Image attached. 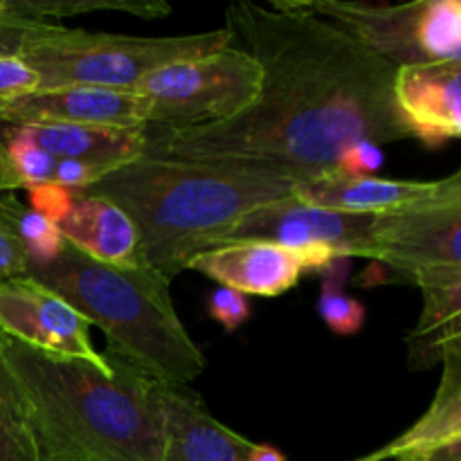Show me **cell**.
<instances>
[{
  "label": "cell",
  "instance_id": "obj_12",
  "mask_svg": "<svg viewBox=\"0 0 461 461\" xmlns=\"http://www.w3.org/2000/svg\"><path fill=\"white\" fill-rule=\"evenodd\" d=\"M392 95L410 138L435 147L461 135V61L396 68Z\"/></svg>",
  "mask_w": 461,
  "mask_h": 461
},
{
  "label": "cell",
  "instance_id": "obj_3",
  "mask_svg": "<svg viewBox=\"0 0 461 461\" xmlns=\"http://www.w3.org/2000/svg\"><path fill=\"white\" fill-rule=\"evenodd\" d=\"M295 185L266 167L142 153L72 194L115 203L138 230L144 266L171 279L219 246L243 216L293 194Z\"/></svg>",
  "mask_w": 461,
  "mask_h": 461
},
{
  "label": "cell",
  "instance_id": "obj_24",
  "mask_svg": "<svg viewBox=\"0 0 461 461\" xmlns=\"http://www.w3.org/2000/svg\"><path fill=\"white\" fill-rule=\"evenodd\" d=\"M39 75L18 54H0V106L39 90Z\"/></svg>",
  "mask_w": 461,
  "mask_h": 461
},
{
  "label": "cell",
  "instance_id": "obj_29",
  "mask_svg": "<svg viewBox=\"0 0 461 461\" xmlns=\"http://www.w3.org/2000/svg\"><path fill=\"white\" fill-rule=\"evenodd\" d=\"M383 151L374 142H358L354 147H347L338 156L333 171L342 176H374V171L381 167Z\"/></svg>",
  "mask_w": 461,
  "mask_h": 461
},
{
  "label": "cell",
  "instance_id": "obj_28",
  "mask_svg": "<svg viewBox=\"0 0 461 461\" xmlns=\"http://www.w3.org/2000/svg\"><path fill=\"white\" fill-rule=\"evenodd\" d=\"M36 23L25 21L16 0H0V54H18L25 34Z\"/></svg>",
  "mask_w": 461,
  "mask_h": 461
},
{
  "label": "cell",
  "instance_id": "obj_18",
  "mask_svg": "<svg viewBox=\"0 0 461 461\" xmlns=\"http://www.w3.org/2000/svg\"><path fill=\"white\" fill-rule=\"evenodd\" d=\"M63 239L93 259L113 266H144L140 234L133 221L99 196H75L70 212L59 221Z\"/></svg>",
  "mask_w": 461,
  "mask_h": 461
},
{
  "label": "cell",
  "instance_id": "obj_26",
  "mask_svg": "<svg viewBox=\"0 0 461 461\" xmlns=\"http://www.w3.org/2000/svg\"><path fill=\"white\" fill-rule=\"evenodd\" d=\"M27 196H30V207L39 214H43L45 219L54 221L59 225V221L70 212L72 203H75V194L70 189L61 187V185L54 183H43V185H30L25 187Z\"/></svg>",
  "mask_w": 461,
  "mask_h": 461
},
{
  "label": "cell",
  "instance_id": "obj_31",
  "mask_svg": "<svg viewBox=\"0 0 461 461\" xmlns=\"http://www.w3.org/2000/svg\"><path fill=\"white\" fill-rule=\"evenodd\" d=\"M21 187H23L21 178H18L16 169H14L5 147L0 144V194H12L14 189H21Z\"/></svg>",
  "mask_w": 461,
  "mask_h": 461
},
{
  "label": "cell",
  "instance_id": "obj_16",
  "mask_svg": "<svg viewBox=\"0 0 461 461\" xmlns=\"http://www.w3.org/2000/svg\"><path fill=\"white\" fill-rule=\"evenodd\" d=\"M43 149L54 160H77L104 174L111 167L142 156L149 149L147 129H99L79 124H5Z\"/></svg>",
  "mask_w": 461,
  "mask_h": 461
},
{
  "label": "cell",
  "instance_id": "obj_5",
  "mask_svg": "<svg viewBox=\"0 0 461 461\" xmlns=\"http://www.w3.org/2000/svg\"><path fill=\"white\" fill-rule=\"evenodd\" d=\"M232 43L228 27L183 36H129L36 23L25 34L18 57L36 70L39 90L66 86L135 90L144 77L169 63Z\"/></svg>",
  "mask_w": 461,
  "mask_h": 461
},
{
  "label": "cell",
  "instance_id": "obj_6",
  "mask_svg": "<svg viewBox=\"0 0 461 461\" xmlns=\"http://www.w3.org/2000/svg\"><path fill=\"white\" fill-rule=\"evenodd\" d=\"M259 88V63L228 45L151 72L135 93L147 102V129L178 133L239 115L255 102Z\"/></svg>",
  "mask_w": 461,
  "mask_h": 461
},
{
  "label": "cell",
  "instance_id": "obj_2",
  "mask_svg": "<svg viewBox=\"0 0 461 461\" xmlns=\"http://www.w3.org/2000/svg\"><path fill=\"white\" fill-rule=\"evenodd\" d=\"M3 342L39 461H162L160 381L108 354L95 365Z\"/></svg>",
  "mask_w": 461,
  "mask_h": 461
},
{
  "label": "cell",
  "instance_id": "obj_15",
  "mask_svg": "<svg viewBox=\"0 0 461 461\" xmlns=\"http://www.w3.org/2000/svg\"><path fill=\"white\" fill-rule=\"evenodd\" d=\"M461 461V356L444 360L430 408L390 446L356 461Z\"/></svg>",
  "mask_w": 461,
  "mask_h": 461
},
{
  "label": "cell",
  "instance_id": "obj_4",
  "mask_svg": "<svg viewBox=\"0 0 461 461\" xmlns=\"http://www.w3.org/2000/svg\"><path fill=\"white\" fill-rule=\"evenodd\" d=\"M27 277L68 302L106 336L108 356L144 376L189 385L205 372V356L176 313L169 284L149 266H113L63 243L52 261L30 266Z\"/></svg>",
  "mask_w": 461,
  "mask_h": 461
},
{
  "label": "cell",
  "instance_id": "obj_14",
  "mask_svg": "<svg viewBox=\"0 0 461 461\" xmlns=\"http://www.w3.org/2000/svg\"><path fill=\"white\" fill-rule=\"evenodd\" d=\"M187 270L205 275L216 284L243 295L277 297L291 291L302 275L309 273L306 264L282 246L264 241L223 243L201 252L187 264Z\"/></svg>",
  "mask_w": 461,
  "mask_h": 461
},
{
  "label": "cell",
  "instance_id": "obj_21",
  "mask_svg": "<svg viewBox=\"0 0 461 461\" xmlns=\"http://www.w3.org/2000/svg\"><path fill=\"white\" fill-rule=\"evenodd\" d=\"M0 205L12 223L14 234L21 241L23 252L27 257V268L48 264L61 252L66 239L54 221L45 219L43 214L18 201L14 194H0Z\"/></svg>",
  "mask_w": 461,
  "mask_h": 461
},
{
  "label": "cell",
  "instance_id": "obj_23",
  "mask_svg": "<svg viewBox=\"0 0 461 461\" xmlns=\"http://www.w3.org/2000/svg\"><path fill=\"white\" fill-rule=\"evenodd\" d=\"M351 259H336L322 273V293L318 300V313L338 336H354L365 324V306L356 297L345 295V279Z\"/></svg>",
  "mask_w": 461,
  "mask_h": 461
},
{
  "label": "cell",
  "instance_id": "obj_7",
  "mask_svg": "<svg viewBox=\"0 0 461 461\" xmlns=\"http://www.w3.org/2000/svg\"><path fill=\"white\" fill-rule=\"evenodd\" d=\"M286 5L340 27L367 52L394 68L461 61L459 0H417L408 5L286 0Z\"/></svg>",
  "mask_w": 461,
  "mask_h": 461
},
{
  "label": "cell",
  "instance_id": "obj_30",
  "mask_svg": "<svg viewBox=\"0 0 461 461\" xmlns=\"http://www.w3.org/2000/svg\"><path fill=\"white\" fill-rule=\"evenodd\" d=\"M99 174H102V171L95 169V167L90 165H84V162L57 160V167H54V174H52V183L61 185V187L70 189V192H79V189H84L86 185L93 183Z\"/></svg>",
  "mask_w": 461,
  "mask_h": 461
},
{
  "label": "cell",
  "instance_id": "obj_22",
  "mask_svg": "<svg viewBox=\"0 0 461 461\" xmlns=\"http://www.w3.org/2000/svg\"><path fill=\"white\" fill-rule=\"evenodd\" d=\"M18 9L30 23H61L63 18L90 12H129L140 18H162L171 14V5L162 0H16Z\"/></svg>",
  "mask_w": 461,
  "mask_h": 461
},
{
  "label": "cell",
  "instance_id": "obj_10",
  "mask_svg": "<svg viewBox=\"0 0 461 461\" xmlns=\"http://www.w3.org/2000/svg\"><path fill=\"white\" fill-rule=\"evenodd\" d=\"M0 333L50 354L108 363L90 340L88 320L27 275L0 284Z\"/></svg>",
  "mask_w": 461,
  "mask_h": 461
},
{
  "label": "cell",
  "instance_id": "obj_27",
  "mask_svg": "<svg viewBox=\"0 0 461 461\" xmlns=\"http://www.w3.org/2000/svg\"><path fill=\"white\" fill-rule=\"evenodd\" d=\"M27 275V257L0 205V284Z\"/></svg>",
  "mask_w": 461,
  "mask_h": 461
},
{
  "label": "cell",
  "instance_id": "obj_19",
  "mask_svg": "<svg viewBox=\"0 0 461 461\" xmlns=\"http://www.w3.org/2000/svg\"><path fill=\"white\" fill-rule=\"evenodd\" d=\"M423 309L408 333V365L423 372L461 356V273L419 284Z\"/></svg>",
  "mask_w": 461,
  "mask_h": 461
},
{
  "label": "cell",
  "instance_id": "obj_8",
  "mask_svg": "<svg viewBox=\"0 0 461 461\" xmlns=\"http://www.w3.org/2000/svg\"><path fill=\"white\" fill-rule=\"evenodd\" d=\"M369 259L414 286L461 273V174L430 196L374 216Z\"/></svg>",
  "mask_w": 461,
  "mask_h": 461
},
{
  "label": "cell",
  "instance_id": "obj_25",
  "mask_svg": "<svg viewBox=\"0 0 461 461\" xmlns=\"http://www.w3.org/2000/svg\"><path fill=\"white\" fill-rule=\"evenodd\" d=\"M207 311H210L212 320H216L225 331H234L250 318V302L243 293L221 286L212 293Z\"/></svg>",
  "mask_w": 461,
  "mask_h": 461
},
{
  "label": "cell",
  "instance_id": "obj_13",
  "mask_svg": "<svg viewBox=\"0 0 461 461\" xmlns=\"http://www.w3.org/2000/svg\"><path fill=\"white\" fill-rule=\"evenodd\" d=\"M162 461H250L255 441L216 421L187 385L160 383Z\"/></svg>",
  "mask_w": 461,
  "mask_h": 461
},
{
  "label": "cell",
  "instance_id": "obj_20",
  "mask_svg": "<svg viewBox=\"0 0 461 461\" xmlns=\"http://www.w3.org/2000/svg\"><path fill=\"white\" fill-rule=\"evenodd\" d=\"M0 461H39L27 403L0 333Z\"/></svg>",
  "mask_w": 461,
  "mask_h": 461
},
{
  "label": "cell",
  "instance_id": "obj_17",
  "mask_svg": "<svg viewBox=\"0 0 461 461\" xmlns=\"http://www.w3.org/2000/svg\"><path fill=\"white\" fill-rule=\"evenodd\" d=\"M439 180H392L378 176H342L338 171L295 185L293 196L324 210L381 214L430 196Z\"/></svg>",
  "mask_w": 461,
  "mask_h": 461
},
{
  "label": "cell",
  "instance_id": "obj_11",
  "mask_svg": "<svg viewBox=\"0 0 461 461\" xmlns=\"http://www.w3.org/2000/svg\"><path fill=\"white\" fill-rule=\"evenodd\" d=\"M0 124L147 129V102L135 90H108L90 88V86L48 88L0 106Z\"/></svg>",
  "mask_w": 461,
  "mask_h": 461
},
{
  "label": "cell",
  "instance_id": "obj_9",
  "mask_svg": "<svg viewBox=\"0 0 461 461\" xmlns=\"http://www.w3.org/2000/svg\"><path fill=\"white\" fill-rule=\"evenodd\" d=\"M374 216L324 210L288 194L243 216L219 246L241 241L275 243L295 252L309 273H320L336 259H369Z\"/></svg>",
  "mask_w": 461,
  "mask_h": 461
},
{
  "label": "cell",
  "instance_id": "obj_1",
  "mask_svg": "<svg viewBox=\"0 0 461 461\" xmlns=\"http://www.w3.org/2000/svg\"><path fill=\"white\" fill-rule=\"evenodd\" d=\"M225 16L232 39L259 63V95L230 120L149 133L147 153L266 167L306 183L333 171L347 147L410 138L392 95L396 68L340 27L286 0H243Z\"/></svg>",
  "mask_w": 461,
  "mask_h": 461
}]
</instances>
